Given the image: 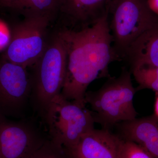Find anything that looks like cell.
Listing matches in <instances>:
<instances>
[{"mask_svg": "<svg viewBox=\"0 0 158 158\" xmlns=\"http://www.w3.org/2000/svg\"><path fill=\"white\" fill-rule=\"evenodd\" d=\"M50 141L70 151L84 135L94 129L91 111L77 102L65 98L61 93L51 101L43 116Z\"/></svg>", "mask_w": 158, "mask_h": 158, "instance_id": "277c9868", "label": "cell"}, {"mask_svg": "<svg viewBox=\"0 0 158 158\" xmlns=\"http://www.w3.org/2000/svg\"><path fill=\"white\" fill-rule=\"evenodd\" d=\"M148 4L151 10L158 15V0H148Z\"/></svg>", "mask_w": 158, "mask_h": 158, "instance_id": "e0dca14e", "label": "cell"}, {"mask_svg": "<svg viewBox=\"0 0 158 158\" xmlns=\"http://www.w3.org/2000/svg\"><path fill=\"white\" fill-rule=\"evenodd\" d=\"M32 83L28 68L0 58V118H19L31 102Z\"/></svg>", "mask_w": 158, "mask_h": 158, "instance_id": "52a82bcc", "label": "cell"}, {"mask_svg": "<svg viewBox=\"0 0 158 158\" xmlns=\"http://www.w3.org/2000/svg\"><path fill=\"white\" fill-rule=\"evenodd\" d=\"M11 39L10 28L0 21V51L6 49Z\"/></svg>", "mask_w": 158, "mask_h": 158, "instance_id": "2e32d148", "label": "cell"}, {"mask_svg": "<svg viewBox=\"0 0 158 158\" xmlns=\"http://www.w3.org/2000/svg\"><path fill=\"white\" fill-rule=\"evenodd\" d=\"M46 141L31 122L0 118V158H29Z\"/></svg>", "mask_w": 158, "mask_h": 158, "instance_id": "ba28073f", "label": "cell"}, {"mask_svg": "<svg viewBox=\"0 0 158 158\" xmlns=\"http://www.w3.org/2000/svg\"><path fill=\"white\" fill-rule=\"evenodd\" d=\"M144 0H111L108 22L113 47L120 59L138 37L158 23Z\"/></svg>", "mask_w": 158, "mask_h": 158, "instance_id": "5b68a950", "label": "cell"}, {"mask_svg": "<svg viewBox=\"0 0 158 158\" xmlns=\"http://www.w3.org/2000/svg\"><path fill=\"white\" fill-rule=\"evenodd\" d=\"M51 20L44 16H27L15 24L10 28L11 39L3 56L25 68L33 66L47 46L48 27Z\"/></svg>", "mask_w": 158, "mask_h": 158, "instance_id": "8992f818", "label": "cell"}, {"mask_svg": "<svg viewBox=\"0 0 158 158\" xmlns=\"http://www.w3.org/2000/svg\"><path fill=\"white\" fill-rule=\"evenodd\" d=\"M120 158H153L135 142L123 139L120 151Z\"/></svg>", "mask_w": 158, "mask_h": 158, "instance_id": "9a60e30c", "label": "cell"}, {"mask_svg": "<svg viewBox=\"0 0 158 158\" xmlns=\"http://www.w3.org/2000/svg\"><path fill=\"white\" fill-rule=\"evenodd\" d=\"M123 139L135 142L153 158H158V121L154 118H135L122 123Z\"/></svg>", "mask_w": 158, "mask_h": 158, "instance_id": "8fae6325", "label": "cell"}, {"mask_svg": "<svg viewBox=\"0 0 158 158\" xmlns=\"http://www.w3.org/2000/svg\"><path fill=\"white\" fill-rule=\"evenodd\" d=\"M124 59L131 66L146 65L158 67V22L133 43Z\"/></svg>", "mask_w": 158, "mask_h": 158, "instance_id": "7c38bea8", "label": "cell"}, {"mask_svg": "<svg viewBox=\"0 0 158 158\" xmlns=\"http://www.w3.org/2000/svg\"><path fill=\"white\" fill-rule=\"evenodd\" d=\"M155 112L156 116L158 118V95L156 99L155 104Z\"/></svg>", "mask_w": 158, "mask_h": 158, "instance_id": "d6986e66", "label": "cell"}, {"mask_svg": "<svg viewBox=\"0 0 158 158\" xmlns=\"http://www.w3.org/2000/svg\"><path fill=\"white\" fill-rule=\"evenodd\" d=\"M31 67V102L43 117L51 101L61 93L66 75L67 54L59 32L48 40L43 53Z\"/></svg>", "mask_w": 158, "mask_h": 158, "instance_id": "3957f363", "label": "cell"}, {"mask_svg": "<svg viewBox=\"0 0 158 158\" xmlns=\"http://www.w3.org/2000/svg\"><path fill=\"white\" fill-rule=\"evenodd\" d=\"M123 141L109 130L94 129L67 152L72 158H120Z\"/></svg>", "mask_w": 158, "mask_h": 158, "instance_id": "9c48e42d", "label": "cell"}, {"mask_svg": "<svg viewBox=\"0 0 158 158\" xmlns=\"http://www.w3.org/2000/svg\"><path fill=\"white\" fill-rule=\"evenodd\" d=\"M136 91L131 73L124 69L119 77L109 79L98 90L87 91L85 102L90 105L95 123L109 130L119 123L136 118L134 106Z\"/></svg>", "mask_w": 158, "mask_h": 158, "instance_id": "7a4b0ae2", "label": "cell"}, {"mask_svg": "<svg viewBox=\"0 0 158 158\" xmlns=\"http://www.w3.org/2000/svg\"><path fill=\"white\" fill-rule=\"evenodd\" d=\"M111 0H63L60 11L77 30L94 24L108 13Z\"/></svg>", "mask_w": 158, "mask_h": 158, "instance_id": "30bf717a", "label": "cell"}, {"mask_svg": "<svg viewBox=\"0 0 158 158\" xmlns=\"http://www.w3.org/2000/svg\"><path fill=\"white\" fill-rule=\"evenodd\" d=\"M11 0H0V6L8 8Z\"/></svg>", "mask_w": 158, "mask_h": 158, "instance_id": "ac0fdd59", "label": "cell"}, {"mask_svg": "<svg viewBox=\"0 0 158 158\" xmlns=\"http://www.w3.org/2000/svg\"><path fill=\"white\" fill-rule=\"evenodd\" d=\"M63 2V0H11L8 8L25 17L41 16L52 20L60 11Z\"/></svg>", "mask_w": 158, "mask_h": 158, "instance_id": "4fadbf2b", "label": "cell"}, {"mask_svg": "<svg viewBox=\"0 0 158 158\" xmlns=\"http://www.w3.org/2000/svg\"><path fill=\"white\" fill-rule=\"evenodd\" d=\"M29 158H72L64 148L47 140Z\"/></svg>", "mask_w": 158, "mask_h": 158, "instance_id": "5bb4252c", "label": "cell"}, {"mask_svg": "<svg viewBox=\"0 0 158 158\" xmlns=\"http://www.w3.org/2000/svg\"><path fill=\"white\" fill-rule=\"evenodd\" d=\"M108 13L92 25L59 32L67 54V68L61 94L66 99L86 106L87 88L96 79L108 75L111 62L119 60L113 47Z\"/></svg>", "mask_w": 158, "mask_h": 158, "instance_id": "6da1fadb", "label": "cell"}]
</instances>
